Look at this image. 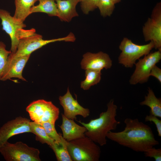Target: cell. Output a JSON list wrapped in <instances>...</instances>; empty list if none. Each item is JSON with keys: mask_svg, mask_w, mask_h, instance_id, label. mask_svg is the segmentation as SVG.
<instances>
[{"mask_svg": "<svg viewBox=\"0 0 161 161\" xmlns=\"http://www.w3.org/2000/svg\"><path fill=\"white\" fill-rule=\"evenodd\" d=\"M123 130L117 132L110 131L106 137L119 144L136 152H144L158 145L151 128L137 118H127L124 120Z\"/></svg>", "mask_w": 161, "mask_h": 161, "instance_id": "1", "label": "cell"}, {"mask_svg": "<svg viewBox=\"0 0 161 161\" xmlns=\"http://www.w3.org/2000/svg\"><path fill=\"white\" fill-rule=\"evenodd\" d=\"M26 111L33 121L40 124L49 122L55 124L60 113L59 109L51 101L43 99L32 101L27 106Z\"/></svg>", "mask_w": 161, "mask_h": 161, "instance_id": "6", "label": "cell"}, {"mask_svg": "<svg viewBox=\"0 0 161 161\" xmlns=\"http://www.w3.org/2000/svg\"><path fill=\"white\" fill-rule=\"evenodd\" d=\"M11 52L6 49V46L4 42L0 41V80L7 63L9 55Z\"/></svg>", "mask_w": 161, "mask_h": 161, "instance_id": "25", "label": "cell"}, {"mask_svg": "<svg viewBox=\"0 0 161 161\" xmlns=\"http://www.w3.org/2000/svg\"><path fill=\"white\" fill-rule=\"evenodd\" d=\"M76 38L73 33L65 37L49 40H44L42 36L35 33L33 35L20 39L17 50L11 54L14 57L30 55L32 53L49 44L56 41L74 42Z\"/></svg>", "mask_w": 161, "mask_h": 161, "instance_id": "7", "label": "cell"}, {"mask_svg": "<svg viewBox=\"0 0 161 161\" xmlns=\"http://www.w3.org/2000/svg\"><path fill=\"white\" fill-rule=\"evenodd\" d=\"M38 4L30 9V14L36 12L43 13L50 16H58V12L55 0H39Z\"/></svg>", "mask_w": 161, "mask_h": 161, "instance_id": "19", "label": "cell"}, {"mask_svg": "<svg viewBox=\"0 0 161 161\" xmlns=\"http://www.w3.org/2000/svg\"><path fill=\"white\" fill-rule=\"evenodd\" d=\"M142 31L145 41L152 42L154 48L161 51V3L155 5L143 26Z\"/></svg>", "mask_w": 161, "mask_h": 161, "instance_id": "8", "label": "cell"}, {"mask_svg": "<svg viewBox=\"0 0 161 161\" xmlns=\"http://www.w3.org/2000/svg\"><path fill=\"white\" fill-rule=\"evenodd\" d=\"M99 0H81L80 7L83 13L86 15L97 8Z\"/></svg>", "mask_w": 161, "mask_h": 161, "instance_id": "26", "label": "cell"}, {"mask_svg": "<svg viewBox=\"0 0 161 161\" xmlns=\"http://www.w3.org/2000/svg\"><path fill=\"white\" fill-rule=\"evenodd\" d=\"M115 4H116L120 2L121 0H111Z\"/></svg>", "mask_w": 161, "mask_h": 161, "instance_id": "30", "label": "cell"}, {"mask_svg": "<svg viewBox=\"0 0 161 161\" xmlns=\"http://www.w3.org/2000/svg\"><path fill=\"white\" fill-rule=\"evenodd\" d=\"M150 76L154 77L160 83H161V69L156 65L152 68L150 73Z\"/></svg>", "mask_w": 161, "mask_h": 161, "instance_id": "29", "label": "cell"}, {"mask_svg": "<svg viewBox=\"0 0 161 161\" xmlns=\"http://www.w3.org/2000/svg\"><path fill=\"white\" fill-rule=\"evenodd\" d=\"M161 59V51L149 53L139 59L135 64V68L129 80L131 84L135 85L146 82L150 77L152 67Z\"/></svg>", "mask_w": 161, "mask_h": 161, "instance_id": "9", "label": "cell"}, {"mask_svg": "<svg viewBox=\"0 0 161 161\" xmlns=\"http://www.w3.org/2000/svg\"><path fill=\"white\" fill-rule=\"evenodd\" d=\"M41 124L51 139L56 143L61 141L62 136L61 133L57 132L55 129V124L49 122H44Z\"/></svg>", "mask_w": 161, "mask_h": 161, "instance_id": "24", "label": "cell"}, {"mask_svg": "<svg viewBox=\"0 0 161 161\" xmlns=\"http://www.w3.org/2000/svg\"><path fill=\"white\" fill-rule=\"evenodd\" d=\"M101 71L92 69H86L85 71L86 78L80 83V88L84 90H87L90 87L97 84L101 79Z\"/></svg>", "mask_w": 161, "mask_h": 161, "instance_id": "22", "label": "cell"}, {"mask_svg": "<svg viewBox=\"0 0 161 161\" xmlns=\"http://www.w3.org/2000/svg\"><path fill=\"white\" fill-rule=\"evenodd\" d=\"M67 142L62 136L61 141L58 143L54 142L50 147L54 152L57 161H72L68 151Z\"/></svg>", "mask_w": 161, "mask_h": 161, "instance_id": "21", "label": "cell"}, {"mask_svg": "<svg viewBox=\"0 0 161 161\" xmlns=\"http://www.w3.org/2000/svg\"><path fill=\"white\" fill-rule=\"evenodd\" d=\"M31 133L36 136L35 139L42 144H46L50 147L54 144V141L47 134L41 124L32 121L30 122Z\"/></svg>", "mask_w": 161, "mask_h": 161, "instance_id": "20", "label": "cell"}, {"mask_svg": "<svg viewBox=\"0 0 161 161\" xmlns=\"http://www.w3.org/2000/svg\"><path fill=\"white\" fill-rule=\"evenodd\" d=\"M0 153L7 161H41L40 151L21 141H7L0 146Z\"/></svg>", "mask_w": 161, "mask_h": 161, "instance_id": "5", "label": "cell"}, {"mask_svg": "<svg viewBox=\"0 0 161 161\" xmlns=\"http://www.w3.org/2000/svg\"><path fill=\"white\" fill-rule=\"evenodd\" d=\"M82 69L101 71L110 69L112 65V61L107 53L100 51L97 53L87 52L83 55L80 62Z\"/></svg>", "mask_w": 161, "mask_h": 161, "instance_id": "13", "label": "cell"}, {"mask_svg": "<svg viewBox=\"0 0 161 161\" xmlns=\"http://www.w3.org/2000/svg\"><path fill=\"white\" fill-rule=\"evenodd\" d=\"M119 47L121 51L118 58L119 63L126 67L131 68L137 60L150 52L154 48V45L151 41L145 44H137L128 38L124 37Z\"/></svg>", "mask_w": 161, "mask_h": 161, "instance_id": "4", "label": "cell"}, {"mask_svg": "<svg viewBox=\"0 0 161 161\" xmlns=\"http://www.w3.org/2000/svg\"><path fill=\"white\" fill-rule=\"evenodd\" d=\"M62 122L59 126L63 133V137L67 142L86 136L87 131L84 126H81L76 123L74 120L66 117L62 114Z\"/></svg>", "mask_w": 161, "mask_h": 161, "instance_id": "15", "label": "cell"}, {"mask_svg": "<svg viewBox=\"0 0 161 161\" xmlns=\"http://www.w3.org/2000/svg\"><path fill=\"white\" fill-rule=\"evenodd\" d=\"M58 17L62 21L69 22L74 17L78 16L76 7L79 0H55Z\"/></svg>", "mask_w": 161, "mask_h": 161, "instance_id": "16", "label": "cell"}, {"mask_svg": "<svg viewBox=\"0 0 161 161\" xmlns=\"http://www.w3.org/2000/svg\"><path fill=\"white\" fill-rule=\"evenodd\" d=\"M115 4L111 0H99L97 8L100 15L104 17L110 16L115 9Z\"/></svg>", "mask_w": 161, "mask_h": 161, "instance_id": "23", "label": "cell"}, {"mask_svg": "<svg viewBox=\"0 0 161 161\" xmlns=\"http://www.w3.org/2000/svg\"><path fill=\"white\" fill-rule=\"evenodd\" d=\"M60 103L64 109V115L67 118L76 120L77 115L81 116L86 118L89 115V110L81 106L75 99L71 94L69 88L66 93L59 97Z\"/></svg>", "mask_w": 161, "mask_h": 161, "instance_id": "12", "label": "cell"}, {"mask_svg": "<svg viewBox=\"0 0 161 161\" xmlns=\"http://www.w3.org/2000/svg\"><path fill=\"white\" fill-rule=\"evenodd\" d=\"M30 120L18 117L4 123L0 128V146L11 137L24 133H31Z\"/></svg>", "mask_w": 161, "mask_h": 161, "instance_id": "11", "label": "cell"}, {"mask_svg": "<svg viewBox=\"0 0 161 161\" xmlns=\"http://www.w3.org/2000/svg\"><path fill=\"white\" fill-rule=\"evenodd\" d=\"M107 106L106 110L100 113L98 118L92 119L88 123L78 121L87 129L85 136L101 146L106 144L107 133L115 130L120 123L116 119L117 107L114 100L111 99Z\"/></svg>", "mask_w": 161, "mask_h": 161, "instance_id": "2", "label": "cell"}, {"mask_svg": "<svg viewBox=\"0 0 161 161\" xmlns=\"http://www.w3.org/2000/svg\"><path fill=\"white\" fill-rule=\"evenodd\" d=\"M0 20L2 29L10 36L11 40L10 51L12 53L16 52L19 41L18 35L20 29L26 27L22 22L11 16L7 10L0 9Z\"/></svg>", "mask_w": 161, "mask_h": 161, "instance_id": "10", "label": "cell"}, {"mask_svg": "<svg viewBox=\"0 0 161 161\" xmlns=\"http://www.w3.org/2000/svg\"><path fill=\"white\" fill-rule=\"evenodd\" d=\"M11 53L8 56L1 80L4 81L12 78H17L26 81L22 75V72L30 55L14 57Z\"/></svg>", "mask_w": 161, "mask_h": 161, "instance_id": "14", "label": "cell"}, {"mask_svg": "<svg viewBox=\"0 0 161 161\" xmlns=\"http://www.w3.org/2000/svg\"><path fill=\"white\" fill-rule=\"evenodd\" d=\"M145 122H153L155 124L157 128L158 135L159 136L161 137V120L157 117L150 114L147 115L145 117Z\"/></svg>", "mask_w": 161, "mask_h": 161, "instance_id": "28", "label": "cell"}, {"mask_svg": "<svg viewBox=\"0 0 161 161\" xmlns=\"http://www.w3.org/2000/svg\"><path fill=\"white\" fill-rule=\"evenodd\" d=\"M79 0V1H80V2L81 0Z\"/></svg>", "mask_w": 161, "mask_h": 161, "instance_id": "31", "label": "cell"}, {"mask_svg": "<svg viewBox=\"0 0 161 161\" xmlns=\"http://www.w3.org/2000/svg\"><path fill=\"white\" fill-rule=\"evenodd\" d=\"M140 105L149 107L150 109V114L161 118V98H157L151 88H148L147 95L145 96L144 100L140 103Z\"/></svg>", "mask_w": 161, "mask_h": 161, "instance_id": "17", "label": "cell"}, {"mask_svg": "<svg viewBox=\"0 0 161 161\" xmlns=\"http://www.w3.org/2000/svg\"><path fill=\"white\" fill-rule=\"evenodd\" d=\"M146 157L153 158L155 161H161V148H156L154 147L144 152Z\"/></svg>", "mask_w": 161, "mask_h": 161, "instance_id": "27", "label": "cell"}, {"mask_svg": "<svg viewBox=\"0 0 161 161\" xmlns=\"http://www.w3.org/2000/svg\"><path fill=\"white\" fill-rule=\"evenodd\" d=\"M39 0H15V11L13 17L24 22L30 14L31 8Z\"/></svg>", "mask_w": 161, "mask_h": 161, "instance_id": "18", "label": "cell"}, {"mask_svg": "<svg viewBox=\"0 0 161 161\" xmlns=\"http://www.w3.org/2000/svg\"><path fill=\"white\" fill-rule=\"evenodd\" d=\"M67 149L73 161H99L101 149L96 143L87 137L68 142Z\"/></svg>", "mask_w": 161, "mask_h": 161, "instance_id": "3", "label": "cell"}]
</instances>
